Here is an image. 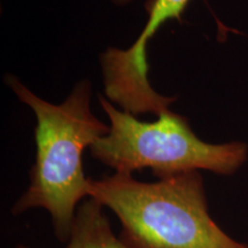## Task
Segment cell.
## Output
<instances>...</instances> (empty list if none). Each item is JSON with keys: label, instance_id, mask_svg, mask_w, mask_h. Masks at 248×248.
<instances>
[{"label": "cell", "instance_id": "6da1fadb", "mask_svg": "<svg viewBox=\"0 0 248 248\" xmlns=\"http://www.w3.org/2000/svg\"><path fill=\"white\" fill-rule=\"evenodd\" d=\"M6 82L21 101L35 111L36 160L30 171V184L11 213L21 215L43 208L51 216L54 234L61 243L69 240L77 208L89 198L90 178L83 169V153L109 126L92 114L91 85L82 80L61 105L37 97L13 76Z\"/></svg>", "mask_w": 248, "mask_h": 248}, {"label": "cell", "instance_id": "7a4b0ae2", "mask_svg": "<svg viewBox=\"0 0 248 248\" xmlns=\"http://www.w3.org/2000/svg\"><path fill=\"white\" fill-rule=\"evenodd\" d=\"M89 198L117 216L120 239L129 248H248L210 216L199 171L153 183L122 172L90 178Z\"/></svg>", "mask_w": 248, "mask_h": 248}, {"label": "cell", "instance_id": "3957f363", "mask_svg": "<svg viewBox=\"0 0 248 248\" xmlns=\"http://www.w3.org/2000/svg\"><path fill=\"white\" fill-rule=\"evenodd\" d=\"M109 117V132L90 147L91 155L116 172L148 168L157 178L208 170L233 175L246 163L248 145L241 141L210 144L192 131L186 117L164 111L155 122H144L99 97Z\"/></svg>", "mask_w": 248, "mask_h": 248}, {"label": "cell", "instance_id": "277c9868", "mask_svg": "<svg viewBox=\"0 0 248 248\" xmlns=\"http://www.w3.org/2000/svg\"><path fill=\"white\" fill-rule=\"evenodd\" d=\"M104 207L88 198L77 208L69 240L64 248H129L111 230Z\"/></svg>", "mask_w": 248, "mask_h": 248}, {"label": "cell", "instance_id": "5b68a950", "mask_svg": "<svg viewBox=\"0 0 248 248\" xmlns=\"http://www.w3.org/2000/svg\"><path fill=\"white\" fill-rule=\"evenodd\" d=\"M191 0H147V22L144 32L154 36L156 31L170 20H182V15Z\"/></svg>", "mask_w": 248, "mask_h": 248}, {"label": "cell", "instance_id": "8992f818", "mask_svg": "<svg viewBox=\"0 0 248 248\" xmlns=\"http://www.w3.org/2000/svg\"><path fill=\"white\" fill-rule=\"evenodd\" d=\"M110 1L117 6H125V5L130 4L132 0H110Z\"/></svg>", "mask_w": 248, "mask_h": 248}, {"label": "cell", "instance_id": "52a82bcc", "mask_svg": "<svg viewBox=\"0 0 248 248\" xmlns=\"http://www.w3.org/2000/svg\"><path fill=\"white\" fill-rule=\"evenodd\" d=\"M11 248H32V247L24 246V245H17V246H15V247H11Z\"/></svg>", "mask_w": 248, "mask_h": 248}]
</instances>
